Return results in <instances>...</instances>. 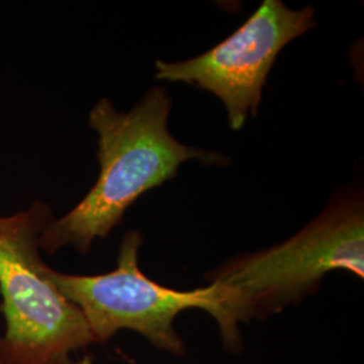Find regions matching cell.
Instances as JSON below:
<instances>
[{"mask_svg": "<svg viewBox=\"0 0 364 364\" xmlns=\"http://www.w3.org/2000/svg\"><path fill=\"white\" fill-rule=\"evenodd\" d=\"M170 108L162 87L149 90L129 111H119L107 97L93 105L88 123L97 134L99 177L75 208L48 224L39 239L42 251L53 255L70 246L87 254L96 239L117 228L141 196L174 178L183 162L228 164L224 156L173 138Z\"/></svg>", "mask_w": 364, "mask_h": 364, "instance_id": "6da1fadb", "label": "cell"}, {"mask_svg": "<svg viewBox=\"0 0 364 364\" xmlns=\"http://www.w3.org/2000/svg\"><path fill=\"white\" fill-rule=\"evenodd\" d=\"M364 278L362 192L338 193L326 210L285 242L237 255L208 277L220 290L218 323L224 346L240 350V324L264 320L314 294L326 274Z\"/></svg>", "mask_w": 364, "mask_h": 364, "instance_id": "7a4b0ae2", "label": "cell"}, {"mask_svg": "<svg viewBox=\"0 0 364 364\" xmlns=\"http://www.w3.org/2000/svg\"><path fill=\"white\" fill-rule=\"evenodd\" d=\"M53 219L42 201L0 216V364H69L73 352L96 344L82 313L41 259L39 239Z\"/></svg>", "mask_w": 364, "mask_h": 364, "instance_id": "3957f363", "label": "cell"}, {"mask_svg": "<svg viewBox=\"0 0 364 364\" xmlns=\"http://www.w3.org/2000/svg\"><path fill=\"white\" fill-rule=\"evenodd\" d=\"M144 236L130 231L123 236L117 267L109 273L73 275L48 269L54 285L82 313L96 344L107 343L119 331H132L154 347L176 356L185 344L174 328L180 313L200 309L216 323L221 317L220 290L215 284L193 290H176L150 279L139 269Z\"/></svg>", "mask_w": 364, "mask_h": 364, "instance_id": "277c9868", "label": "cell"}, {"mask_svg": "<svg viewBox=\"0 0 364 364\" xmlns=\"http://www.w3.org/2000/svg\"><path fill=\"white\" fill-rule=\"evenodd\" d=\"M313 27L311 6L291 10L281 0H264L242 26L208 52L178 63L156 61V78L213 93L227 109L230 127L239 131L250 115L258 114L266 78L279 52Z\"/></svg>", "mask_w": 364, "mask_h": 364, "instance_id": "5b68a950", "label": "cell"}, {"mask_svg": "<svg viewBox=\"0 0 364 364\" xmlns=\"http://www.w3.org/2000/svg\"><path fill=\"white\" fill-rule=\"evenodd\" d=\"M69 364H95V362H93V358H92L91 355H84L81 359L72 360Z\"/></svg>", "mask_w": 364, "mask_h": 364, "instance_id": "8992f818", "label": "cell"}]
</instances>
